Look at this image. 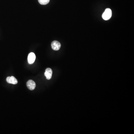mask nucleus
Returning <instances> with one entry per match:
<instances>
[{
  "label": "nucleus",
  "instance_id": "1",
  "mask_svg": "<svg viewBox=\"0 0 134 134\" xmlns=\"http://www.w3.org/2000/svg\"><path fill=\"white\" fill-rule=\"evenodd\" d=\"M112 16V11L110 9L107 8L105 9L104 12L102 14V18L105 20H108Z\"/></svg>",
  "mask_w": 134,
  "mask_h": 134
},
{
  "label": "nucleus",
  "instance_id": "2",
  "mask_svg": "<svg viewBox=\"0 0 134 134\" xmlns=\"http://www.w3.org/2000/svg\"><path fill=\"white\" fill-rule=\"evenodd\" d=\"M51 46L53 50L57 51L60 49L61 47V44L59 42L57 41H54L52 42Z\"/></svg>",
  "mask_w": 134,
  "mask_h": 134
},
{
  "label": "nucleus",
  "instance_id": "3",
  "mask_svg": "<svg viewBox=\"0 0 134 134\" xmlns=\"http://www.w3.org/2000/svg\"><path fill=\"white\" fill-rule=\"evenodd\" d=\"M27 88L30 90H33L36 87V84L35 82L32 80H30L27 83Z\"/></svg>",
  "mask_w": 134,
  "mask_h": 134
},
{
  "label": "nucleus",
  "instance_id": "4",
  "mask_svg": "<svg viewBox=\"0 0 134 134\" xmlns=\"http://www.w3.org/2000/svg\"><path fill=\"white\" fill-rule=\"evenodd\" d=\"M36 56L34 53H31L28 55V60L30 64L33 63L36 60Z\"/></svg>",
  "mask_w": 134,
  "mask_h": 134
},
{
  "label": "nucleus",
  "instance_id": "5",
  "mask_svg": "<svg viewBox=\"0 0 134 134\" xmlns=\"http://www.w3.org/2000/svg\"><path fill=\"white\" fill-rule=\"evenodd\" d=\"M52 70L51 69L48 68L46 69L44 73V75L47 80L50 79L52 78Z\"/></svg>",
  "mask_w": 134,
  "mask_h": 134
},
{
  "label": "nucleus",
  "instance_id": "6",
  "mask_svg": "<svg viewBox=\"0 0 134 134\" xmlns=\"http://www.w3.org/2000/svg\"><path fill=\"white\" fill-rule=\"evenodd\" d=\"M6 81L8 83L14 84V85L17 84L18 83L17 80L13 76L7 77L6 78Z\"/></svg>",
  "mask_w": 134,
  "mask_h": 134
},
{
  "label": "nucleus",
  "instance_id": "7",
  "mask_svg": "<svg viewBox=\"0 0 134 134\" xmlns=\"http://www.w3.org/2000/svg\"><path fill=\"white\" fill-rule=\"evenodd\" d=\"M39 3L41 5H46L49 3L50 0H38Z\"/></svg>",
  "mask_w": 134,
  "mask_h": 134
}]
</instances>
